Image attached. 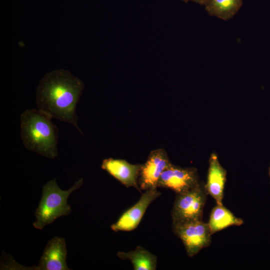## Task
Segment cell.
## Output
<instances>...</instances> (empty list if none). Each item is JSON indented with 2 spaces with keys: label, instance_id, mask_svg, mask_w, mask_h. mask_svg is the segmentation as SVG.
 Masks as SVG:
<instances>
[{
  "label": "cell",
  "instance_id": "obj_2",
  "mask_svg": "<svg viewBox=\"0 0 270 270\" xmlns=\"http://www.w3.org/2000/svg\"><path fill=\"white\" fill-rule=\"evenodd\" d=\"M38 109H28L20 116L21 138L25 148L50 158L58 155L57 126Z\"/></svg>",
  "mask_w": 270,
  "mask_h": 270
},
{
  "label": "cell",
  "instance_id": "obj_1",
  "mask_svg": "<svg viewBox=\"0 0 270 270\" xmlns=\"http://www.w3.org/2000/svg\"><path fill=\"white\" fill-rule=\"evenodd\" d=\"M84 88L83 82L67 70L49 72L42 78L36 90L38 109L52 118L72 124L82 134L76 108Z\"/></svg>",
  "mask_w": 270,
  "mask_h": 270
},
{
  "label": "cell",
  "instance_id": "obj_14",
  "mask_svg": "<svg viewBox=\"0 0 270 270\" xmlns=\"http://www.w3.org/2000/svg\"><path fill=\"white\" fill-rule=\"evenodd\" d=\"M244 223L240 218L236 217L223 204H217L212 209L208 223L212 234L218 232L228 226H240Z\"/></svg>",
  "mask_w": 270,
  "mask_h": 270
},
{
  "label": "cell",
  "instance_id": "obj_4",
  "mask_svg": "<svg viewBox=\"0 0 270 270\" xmlns=\"http://www.w3.org/2000/svg\"><path fill=\"white\" fill-rule=\"evenodd\" d=\"M208 194L202 182L189 191L176 194L171 211L172 223L202 220Z\"/></svg>",
  "mask_w": 270,
  "mask_h": 270
},
{
  "label": "cell",
  "instance_id": "obj_3",
  "mask_svg": "<svg viewBox=\"0 0 270 270\" xmlns=\"http://www.w3.org/2000/svg\"><path fill=\"white\" fill-rule=\"evenodd\" d=\"M82 184L83 178H81L66 190H62L58 186L56 179L44 184L42 198L34 214L36 220L33 226L36 229L42 230L58 218L69 214L72 210L68 203V198Z\"/></svg>",
  "mask_w": 270,
  "mask_h": 270
},
{
  "label": "cell",
  "instance_id": "obj_12",
  "mask_svg": "<svg viewBox=\"0 0 270 270\" xmlns=\"http://www.w3.org/2000/svg\"><path fill=\"white\" fill-rule=\"evenodd\" d=\"M117 256L122 260H130L134 270H155L157 257L144 248L137 246L129 252H118Z\"/></svg>",
  "mask_w": 270,
  "mask_h": 270
},
{
  "label": "cell",
  "instance_id": "obj_13",
  "mask_svg": "<svg viewBox=\"0 0 270 270\" xmlns=\"http://www.w3.org/2000/svg\"><path fill=\"white\" fill-rule=\"evenodd\" d=\"M242 2L243 0H205L202 6L210 16L226 21L238 13Z\"/></svg>",
  "mask_w": 270,
  "mask_h": 270
},
{
  "label": "cell",
  "instance_id": "obj_7",
  "mask_svg": "<svg viewBox=\"0 0 270 270\" xmlns=\"http://www.w3.org/2000/svg\"><path fill=\"white\" fill-rule=\"evenodd\" d=\"M171 164L167 152L164 148L151 151L146 162L141 164L138 183L142 192L158 188L162 172Z\"/></svg>",
  "mask_w": 270,
  "mask_h": 270
},
{
  "label": "cell",
  "instance_id": "obj_8",
  "mask_svg": "<svg viewBox=\"0 0 270 270\" xmlns=\"http://www.w3.org/2000/svg\"><path fill=\"white\" fill-rule=\"evenodd\" d=\"M161 195L157 188L145 190L139 200L132 207L121 214L116 222L110 226L114 232H130L138 226L148 208L150 204Z\"/></svg>",
  "mask_w": 270,
  "mask_h": 270
},
{
  "label": "cell",
  "instance_id": "obj_15",
  "mask_svg": "<svg viewBox=\"0 0 270 270\" xmlns=\"http://www.w3.org/2000/svg\"><path fill=\"white\" fill-rule=\"evenodd\" d=\"M205 0H192V2L197 3L200 5H203L204 2Z\"/></svg>",
  "mask_w": 270,
  "mask_h": 270
},
{
  "label": "cell",
  "instance_id": "obj_10",
  "mask_svg": "<svg viewBox=\"0 0 270 270\" xmlns=\"http://www.w3.org/2000/svg\"><path fill=\"white\" fill-rule=\"evenodd\" d=\"M67 250L64 238L55 236L47 243L40 260L37 270H69L66 260Z\"/></svg>",
  "mask_w": 270,
  "mask_h": 270
},
{
  "label": "cell",
  "instance_id": "obj_16",
  "mask_svg": "<svg viewBox=\"0 0 270 270\" xmlns=\"http://www.w3.org/2000/svg\"><path fill=\"white\" fill-rule=\"evenodd\" d=\"M182 0V1H183V2H190V1H192V0Z\"/></svg>",
  "mask_w": 270,
  "mask_h": 270
},
{
  "label": "cell",
  "instance_id": "obj_9",
  "mask_svg": "<svg viewBox=\"0 0 270 270\" xmlns=\"http://www.w3.org/2000/svg\"><path fill=\"white\" fill-rule=\"evenodd\" d=\"M141 164H132L123 159H104L101 168L127 188L133 187L142 193L138 183Z\"/></svg>",
  "mask_w": 270,
  "mask_h": 270
},
{
  "label": "cell",
  "instance_id": "obj_5",
  "mask_svg": "<svg viewBox=\"0 0 270 270\" xmlns=\"http://www.w3.org/2000/svg\"><path fill=\"white\" fill-rule=\"evenodd\" d=\"M174 233L182 242L190 257L196 255L212 242V234L208 223L202 220L172 223Z\"/></svg>",
  "mask_w": 270,
  "mask_h": 270
},
{
  "label": "cell",
  "instance_id": "obj_11",
  "mask_svg": "<svg viewBox=\"0 0 270 270\" xmlns=\"http://www.w3.org/2000/svg\"><path fill=\"white\" fill-rule=\"evenodd\" d=\"M207 181L205 187L208 194L212 196L217 204H222L226 170L220 164L216 153H212L209 159Z\"/></svg>",
  "mask_w": 270,
  "mask_h": 270
},
{
  "label": "cell",
  "instance_id": "obj_17",
  "mask_svg": "<svg viewBox=\"0 0 270 270\" xmlns=\"http://www.w3.org/2000/svg\"><path fill=\"white\" fill-rule=\"evenodd\" d=\"M268 175H269L270 178V166L269 170H268Z\"/></svg>",
  "mask_w": 270,
  "mask_h": 270
},
{
  "label": "cell",
  "instance_id": "obj_6",
  "mask_svg": "<svg viewBox=\"0 0 270 270\" xmlns=\"http://www.w3.org/2000/svg\"><path fill=\"white\" fill-rule=\"evenodd\" d=\"M199 175L194 167L182 168L172 163L162 172L158 188H165L180 194L200 184Z\"/></svg>",
  "mask_w": 270,
  "mask_h": 270
}]
</instances>
